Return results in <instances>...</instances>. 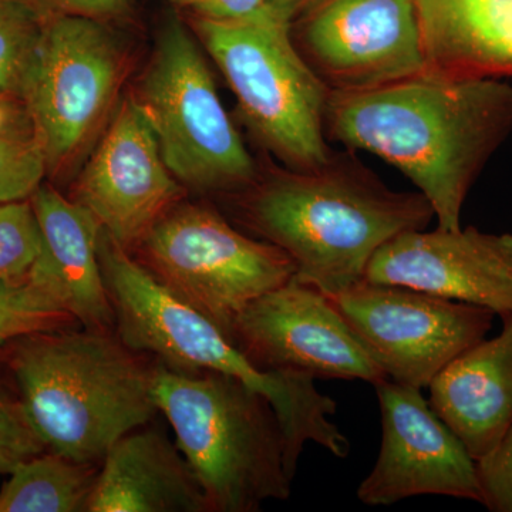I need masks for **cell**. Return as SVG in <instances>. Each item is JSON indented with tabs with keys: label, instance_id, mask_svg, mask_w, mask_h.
I'll use <instances>...</instances> for the list:
<instances>
[{
	"label": "cell",
	"instance_id": "cell-1",
	"mask_svg": "<svg viewBox=\"0 0 512 512\" xmlns=\"http://www.w3.org/2000/svg\"><path fill=\"white\" fill-rule=\"evenodd\" d=\"M512 133V84L437 70L370 90H330L325 134L402 171L457 231L468 192Z\"/></svg>",
	"mask_w": 512,
	"mask_h": 512
},
{
	"label": "cell",
	"instance_id": "cell-2",
	"mask_svg": "<svg viewBox=\"0 0 512 512\" xmlns=\"http://www.w3.org/2000/svg\"><path fill=\"white\" fill-rule=\"evenodd\" d=\"M237 195L239 221L281 248L295 278L336 295L365 278L367 264L387 241L426 229L434 218L421 192H396L360 164L352 151L332 154L311 171L256 174Z\"/></svg>",
	"mask_w": 512,
	"mask_h": 512
},
{
	"label": "cell",
	"instance_id": "cell-3",
	"mask_svg": "<svg viewBox=\"0 0 512 512\" xmlns=\"http://www.w3.org/2000/svg\"><path fill=\"white\" fill-rule=\"evenodd\" d=\"M0 356L37 436L70 460L100 464L120 437L158 414L156 359L116 332L39 330L0 346Z\"/></svg>",
	"mask_w": 512,
	"mask_h": 512
},
{
	"label": "cell",
	"instance_id": "cell-4",
	"mask_svg": "<svg viewBox=\"0 0 512 512\" xmlns=\"http://www.w3.org/2000/svg\"><path fill=\"white\" fill-rule=\"evenodd\" d=\"M99 256L116 333L128 348L178 372L234 377L262 394L284 431L286 464L293 478L306 443L318 444L338 458L349 456L348 437L330 420L338 403L319 392L315 377L256 366L214 322L168 291L103 228Z\"/></svg>",
	"mask_w": 512,
	"mask_h": 512
},
{
	"label": "cell",
	"instance_id": "cell-5",
	"mask_svg": "<svg viewBox=\"0 0 512 512\" xmlns=\"http://www.w3.org/2000/svg\"><path fill=\"white\" fill-rule=\"evenodd\" d=\"M153 394L210 512H255L288 500L293 477L284 431L262 394L234 377L178 372L160 362Z\"/></svg>",
	"mask_w": 512,
	"mask_h": 512
},
{
	"label": "cell",
	"instance_id": "cell-6",
	"mask_svg": "<svg viewBox=\"0 0 512 512\" xmlns=\"http://www.w3.org/2000/svg\"><path fill=\"white\" fill-rule=\"evenodd\" d=\"M197 29L258 140L291 170L328 163L330 89L296 49L292 26L198 19Z\"/></svg>",
	"mask_w": 512,
	"mask_h": 512
},
{
	"label": "cell",
	"instance_id": "cell-7",
	"mask_svg": "<svg viewBox=\"0 0 512 512\" xmlns=\"http://www.w3.org/2000/svg\"><path fill=\"white\" fill-rule=\"evenodd\" d=\"M134 252L161 285L207 316L229 339L249 303L296 274L281 248L249 237L204 205L177 202L130 254Z\"/></svg>",
	"mask_w": 512,
	"mask_h": 512
},
{
	"label": "cell",
	"instance_id": "cell-8",
	"mask_svg": "<svg viewBox=\"0 0 512 512\" xmlns=\"http://www.w3.org/2000/svg\"><path fill=\"white\" fill-rule=\"evenodd\" d=\"M137 100L178 181L234 194L255 180L258 165L222 106L197 43L177 19L158 36Z\"/></svg>",
	"mask_w": 512,
	"mask_h": 512
},
{
	"label": "cell",
	"instance_id": "cell-9",
	"mask_svg": "<svg viewBox=\"0 0 512 512\" xmlns=\"http://www.w3.org/2000/svg\"><path fill=\"white\" fill-rule=\"evenodd\" d=\"M124 52L103 20L49 16L20 99L35 120L49 174L73 160L113 103Z\"/></svg>",
	"mask_w": 512,
	"mask_h": 512
},
{
	"label": "cell",
	"instance_id": "cell-10",
	"mask_svg": "<svg viewBox=\"0 0 512 512\" xmlns=\"http://www.w3.org/2000/svg\"><path fill=\"white\" fill-rule=\"evenodd\" d=\"M329 299L387 377L417 389L485 339L495 316L481 306L366 279Z\"/></svg>",
	"mask_w": 512,
	"mask_h": 512
},
{
	"label": "cell",
	"instance_id": "cell-11",
	"mask_svg": "<svg viewBox=\"0 0 512 512\" xmlns=\"http://www.w3.org/2000/svg\"><path fill=\"white\" fill-rule=\"evenodd\" d=\"M299 19L293 43L335 92L376 89L429 70L416 0H323Z\"/></svg>",
	"mask_w": 512,
	"mask_h": 512
},
{
	"label": "cell",
	"instance_id": "cell-12",
	"mask_svg": "<svg viewBox=\"0 0 512 512\" xmlns=\"http://www.w3.org/2000/svg\"><path fill=\"white\" fill-rule=\"evenodd\" d=\"M231 339L264 370L373 386L389 379L329 296L296 278L249 303Z\"/></svg>",
	"mask_w": 512,
	"mask_h": 512
},
{
	"label": "cell",
	"instance_id": "cell-13",
	"mask_svg": "<svg viewBox=\"0 0 512 512\" xmlns=\"http://www.w3.org/2000/svg\"><path fill=\"white\" fill-rule=\"evenodd\" d=\"M375 389L382 410V446L357 498L370 507H390L419 495L483 504L477 461L421 389L390 379Z\"/></svg>",
	"mask_w": 512,
	"mask_h": 512
},
{
	"label": "cell",
	"instance_id": "cell-14",
	"mask_svg": "<svg viewBox=\"0 0 512 512\" xmlns=\"http://www.w3.org/2000/svg\"><path fill=\"white\" fill-rule=\"evenodd\" d=\"M181 191L146 111L137 99H127L80 174L72 200L92 212L101 228L131 252L177 204Z\"/></svg>",
	"mask_w": 512,
	"mask_h": 512
},
{
	"label": "cell",
	"instance_id": "cell-15",
	"mask_svg": "<svg viewBox=\"0 0 512 512\" xmlns=\"http://www.w3.org/2000/svg\"><path fill=\"white\" fill-rule=\"evenodd\" d=\"M363 279L507 315L512 313V234L474 227L403 232L377 249Z\"/></svg>",
	"mask_w": 512,
	"mask_h": 512
},
{
	"label": "cell",
	"instance_id": "cell-16",
	"mask_svg": "<svg viewBox=\"0 0 512 512\" xmlns=\"http://www.w3.org/2000/svg\"><path fill=\"white\" fill-rule=\"evenodd\" d=\"M43 251L30 275L45 286L80 328L116 332L99 256L100 222L76 201L43 183L30 198Z\"/></svg>",
	"mask_w": 512,
	"mask_h": 512
},
{
	"label": "cell",
	"instance_id": "cell-17",
	"mask_svg": "<svg viewBox=\"0 0 512 512\" xmlns=\"http://www.w3.org/2000/svg\"><path fill=\"white\" fill-rule=\"evenodd\" d=\"M151 423L107 450L87 512H210L183 451Z\"/></svg>",
	"mask_w": 512,
	"mask_h": 512
},
{
	"label": "cell",
	"instance_id": "cell-18",
	"mask_svg": "<svg viewBox=\"0 0 512 512\" xmlns=\"http://www.w3.org/2000/svg\"><path fill=\"white\" fill-rule=\"evenodd\" d=\"M500 318V335L461 353L429 386L430 406L476 461L512 421V313Z\"/></svg>",
	"mask_w": 512,
	"mask_h": 512
},
{
	"label": "cell",
	"instance_id": "cell-19",
	"mask_svg": "<svg viewBox=\"0 0 512 512\" xmlns=\"http://www.w3.org/2000/svg\"><path fill=\"white\" fill-rule=\"evenodd\" d=\"M429 69L512 76V0H416Z\"/></svg>",
	"mask_w": 512,
	"mask_h": 512
},
{
	"label": "cell",
	"instance_id": "cell-20",
	"mask_svg": "<svg viewBox=\"0 0 512 512\" xmlns=\"http://www.w3.org/2000/svg\"><path fill=\"white\" fill-rule=\"evenodd\" d=\"M99 468L47 450L9 474L0 487V512H87Z\"/></svg>",
	"mask_w": 512,
	"mask_h": 512
},
{
	"label": "cell",
	"instance_id": "cell-21",
	"mask_svg": "<svg viewBox=\"0 0 512 512\" xmlns=\"http://www.w3.org/2000/svg\"><path fill=\"white\" fill-rule=\"evenodd\" d=\"M49 174L42 137L20 97H0V202L30 200Z\"/></svg>",
	"mask_w": 512,
	"mask_h": 512
},
{
	"label": "cell",
	"instance_id": "cell-22",
	"mask_svg": "<svg viewBox=\"0 0 512 512\" xmlns=\"http://www.w3.org/2000/svg\"><path fill=\"white\" fill-rule=\"evenodd\" d=\"M45 19L26 0H0V97H20Z\"/></svg>",
	"mask_w": 512,
	"mask_h": 512
},
{
	"label": "cell",
	"instance_id": "cell-23",
	"mask_svg": "<svg viewBox=\"0 0 512 512\" xmlns=\"http://www.w3.org/2000/svg\"><path fill=\"white\" fill-rule=\"evenodd\" d=\"M79 326L52 292L32 275L0 282V346L26 333Z\"/></svg>",
	"mask_w": 512,
	"mask_h": 512
},
{
	"label": "cell",
	"instance_id": "cell-24",
	"mask_svg": "<svg viewBox=\"0 0 512 512\" xmlns=\"http://www.w3.org/2000/svg\"><path fill=\"white\" fill-rule=\"evenodd\" d=\"M43 251L32 201L0 202V282L22 281Z\"/></svg>",
	"mask_w": 512,
	"mask_h": 512
},
{
	"label": "cell",
	"instance_id": "cell-25",
	"mask_svg": "<svg viewBox=\"0 0 512 512\" xmlns=\"http://www.w3.org/2000/svg\"><path fill=\"white\" fill-rule=\"evenodd\" d=\"M45 451V443L33 429L18 393H10L0 383V476H9L20 463Z\"/></svg>",
	"mask_w": 512,
	"mask_h": 512
},
{
	"label": "cell",
	"instance_id": "cell-26",
	"mask_svg": "<svg viewBox=\"0 0 512 512\" xmlns=\"http://www.w3.org/2000/svg\"><path fill=\"white\" fill-rule=\"evenodd\" d=\"M483 505L491 512H512V421L497 446L477 460Z\"/></svg>",
	"mask_w": 512,
	"mask_h": 512
},
{
	"label": "cell",
	"instance_id": "cell-27",
	"mask_svg": "<svg viewBox=\"0 0 512 512\" xmlns=\"http://www.w3.org/2000/svg\"><path fill=\"white\" fill-rule=\"evenodd\" d=\"M171 2L180 8L194 12L198 19L211 20V22L285 23L272 12L268 0H171Z\"/></svg>",
	"mask_w": 512,
	"mask_h": 512
},
{
	"label": "cell",
	"instance_id": "cell-28",
	"mask_svg": "<svg viewBox=\"0 0 512 512\" xmlns=\"http://www.w3.org/2000/svg\"><path fill=\"white\" fill-rule=\"evenodd\" d=\"M43 19L49 16H84L97 20L119 18L130 10L131 0H26Z\"/></svg>",
	"mask_w": 512,
	"mask_h": 512
},
{
	"label": "cell",
	"instance_id": "cell-29",
	"mask_svg": "<svg viewBox=\"0 0 512 512\" xmlns=\"http://www.w3.org/2000/svg\"><path fill=\"white\" fill-rule=\"evenodd\" d=\"M268 2L272 12L282 22L292 26L296 19L316 8L323 0H268Z\"/></svg>",
	"mask_w": 512,
	"mask_h": 512
}]
</instances>
